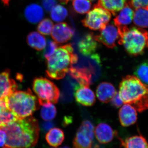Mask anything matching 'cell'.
Returning a JSON list of instances; mask_svg holds the SVG:
<instances>
[{
  "label": "cell",
  "instance_id": "cell-25",
  "mask_svg": "<svg viewBox=\"0 0 148 148\" xmlns=\"http://www.w3.org/2000/svg\"><path fill=\"white\" fill-rule=\"evenodd\" d=\"M133 22L140 28L148 27V10L143 8L135 9L133 16Z\"/></svg>",
  "mask_w": 148,
  "mask_h": 148
},
{
  "label": "cell",
  "instance_id": "cell-5",
  "mask_svg": "<svg viewBox=\"0 0 148 148\" xmlns=\"http://www.w3.org/2000/svg\"><path fill=\"white\" fill-rule=\"evenodd\" d=\"M117 28L120 35L119 44L123 45L130 55L137 56L143 54L148 41L147 31L141 28H129L127 26Z\"/></svg>",
  "mask_w": 148,
  "mask_h": 148
},
{
  "label": "cell",
  "instance_id": "cell-12",
  "mask_svg": "<svg viewBox=\"0 0 148 148\" xmlns=\"http://www.w3.org/2000/svg\"><path fill=\"white\" fill-rule=\"evenodd\" d=\"M117 135L110 125L106 123H100L94 130L95 138L100 144H107L110 143Z\"/></svg>",
  "mask_w": 148,
  "mask_h": 148
},
{
  "label": "cell",
  "instance_id": "cell-19",
  "mask_svg": "<svg viewBox=\"0 0 148 148\" xmlns=\"http://www.w3.org/2000/svg\"><path fill=\"white\" fill-rule=\"evenodd\" d=\"M126 3V0H98L95 5L108 10L115 16Z\"/></svg>",
  "mask_w": 148,
  "mask_h": 148
},
{
  "label": "cell",
  "instance_id": "cell-27",
  "mask_svg": "<svg viewBox=\"0 0 148 148\" xmlns=\"http://www.w3.org/2000/svg\"><path fill=\"white\" fill-rule=\"evenodd\" d=\"M40 111V116L45 121H50L55 118L57 111L53 104L49 103L42 106Z\"/></svg>",
  "mask_w": 148,
  "mask_h": 148
},
{
  "label": "cell",
  "instance_id": "cell-18",
  "mask_svg": "<svg viewBox=\"0 0 148 148\" xmlns=\"http://www.w3.org/2000/svg\"><path fill=\"white\" fill-rule=\"evenodd\" d=\"M134 14L132 7L128 1L118 15L114 18V25L117 27L127 26L132 22Z\"/></svg>",
  "mask_w": 148,
  "mask_h": 148
},
{
  "label": "cell",
  "instance_id": "cell-2",
  "mask_svg": "<svg viewBox=\"0 0 148 148\" xmlns=\"http://www.w3.org/2000/svg\"><path fill=\"white\" fill-rule=\"evenodd\" d=\"M119 93L123 103L133 106L139 112L148 109V85L135 76L123 78Z\"/></svg>",
  "mask_w": 148,
  "mask_h": 148
},
{
  "label": "cell",
  "instance_id": "cell-26",
  "mask_svg": "<svg viewBox=\"0 0 148 148\" xmlns=\"http://www.w3.org/2000/svg\"><path fill=\"white\" fill-rule=\"evenodd\" d=\"M67 10L61 5H57L51 11L50 16L51 19L56 22L64 21L68 16Z\"/></svg>",
  "mask_w": 148,
  "mask_h": 148
},
{
  "label": "cell",
  "instance_id": "cell-11",
  "mask_svg": "<svg viewBox=\"0 0 148 148\" xmlns=\"http://www.w3.org/2000/svg\"><path fill=\"white\" fill-rule=\"evenodd\" d=\"M74 34L73 30L68 24L60 23L53 27L51 36L56 42L63 44L71 40Z\"/></svg>",
  "mask_w": 148,
  "mask_h": 148
},
{
  "label": "cell",
  "instance_id": "cell-40",
  "mask_svg": "<svg viewBox=\"0 0 148 148\" xmlns=\"http://www.w3.org/2000/svg\"><path fill=\"white\" fill-rule=\"evenodd\" d=\"M147 46L148 47V41L147 44Z\"/></svg>",
  "mask_w": 148,
  "mask_h": 148
},
{
  "label": "cell",
  "instance_id": "cell-39",
  "mask_svg": "<svg viewBox=\"0 0 148 148\" xmlns=\"http://www.w3.org/2000/svg\"><path fill=\"white\" fill-rule=\"evenodd\" d=\"M60 148H70V147H69V146H64V147H62Z\"/></svg>",
  "mask_w": 148,
  "mask_h": 148
},
{
  "label": "cell",
  "instance_id": "cell-1",
  "mask_svg": "<svg viewBox=\"0 0 148 148\" xmlns=\"http://www.w3.org/2000/svg\"><path fill=\"white\" fill-rule=\"evenodd\" d=\"M1 128L7 135L3 148H33L38 143L39 125L33 117L17 120Z\"/></svg>",
  "mask_w": 148,
  "mask_h": 148
},
{
  "label": "cell",
  "instance_id": "cell-9",
  "mask_svg": "<svg viewBox=\"0 0 148 148\" xmlns=\"http://www.w3.org/2000/svg\"><path fill=\"white\" fill-rule=\"evenodd\" d=\"M95 40L103 44L109 48H113L119 43L120 39V35L117 27L113 24L107 25L101 30L100 34L94 36Z\"/></svg>",
  "mask_w": 148,
  "mask_h": 148
},
{
  "label": "cell",
  "instance_id": "cell-33",
  "mask_svg": "<svg viewBox=\"0 0 148 148\" xmlns=\"http://www.w3.org/2000/svg\"><path fill=\"white\" fill-rule=\"evenodd\" d=\"M42 4L44 9L47 12H49L56 4V0H42Z\"/></svg>",
  "mask_w": 148,
  "mask_h": 148
},
{
  "label": "cell",
  "instance_id": "cell-10",
  "mask_svg": "<svg viewBox=\"0 0 148 148\" xmlns=\"http://www.w3.org/2000/svg\"><path fill=\"white\" fill-rule=\"evenodd\" d=\"M75 98L78 103L85 106H92L95 103V94L89 86L79 84L75 87Z\"/></svg>",
  "mask_w": 148,
  "mask_h": 148
},
{
  "label": "cell",
  "instance_id": "cell-32",
  "mask_svg": "<svg viewBox=\"0 0 148 148\" xmlns=\"http://www.w3.org/2000/svg\"><path fill=\"white\" fill-rule=\"evenodd\" d=\"M130 4L132 8H143L148 10V0H130Z\"/></svg>",
  "mask_w": 148,
  "mask_h": 148
},
{
  "label": "cell",
  "instance_id": "cell-23",
  "mask_svg": "<svg viewBox=\"0 0 148 148\" xmlns=\"http://www.w3.org/2000/svg\"><path fill=\"white\" fill-rule=\"evenodd\" d=\"M27 41L31 47L38 51L43 50L46 45L45 37L37 32L30 33L27 36Z\"/></svg>",
  "mask_w": 148,
  "mask_h": 148
},
{
  "label": "cell",
  "instance_id": "cell-31",
  "mask_svg": "<svg viewBox=\"0 0 148 148\" xmlns=\"http://www.w3.org/2000/svg\"><path fill=\"white\" fill-rule=\"evenodd\" d=\"M57 43L55 41L48 40L46 43V45L44 50L43 51V56L44 57L47 59L51 56L54 53V51L58 47ZM43 49V50H44Z\"/></svg>",
  "mask_w": 148,
  "mask_h": 148
},
{
  "label": "cell",
  "instance_id": "cell-36",
  "mask_svg": "<svg viewBox=\"0 0 148 148\" xmlns=\"http://www.w3.org/2000/svg\"><path fill=\"white\" fill-rule=\"evenodd\" d=\"M7 140L6 133L4 130L0 127V147L3 148Z\"/></svg>",
  "mask_w": 148,
  "mask_h": 148
},
{
  "label": "cell",
  "instance_id": "cell-17",
  "mask_svg": "<svg viewBox=\"0 0 148 148\" xmlns=\"http://www.w3.org/2000/svg\"><path fill=\"white\" fill-rule=\"evenodd\" d=\"M27 21L33 24H36L42 20L44 12L42 8L38 4H31L27 6L24 12Z\"/></svg>",
  "mask_w": 148,
  "mask_h": 148
},
{
  "label": "cell",
  "instance_id": "cell-37",
  "mask_svg": "<svg viewBox=\"0 0 148 148\" xmlns=\"http://www.w3.org/2000/svg\"><path fill=\"white\" fill-rule=\"evenodd\" d=\"M1 1L5 5L8 6L10 0H1Z\"/></svg>",
  "mask_w": 148,
  "mask_h": 148
},
{
  "label": "cell",
  "instance_id": "cell-4",
  "mask_svg": "<svg viewBox=\"0 0 148 148\" xmlns=\"http://www.w3.org/2000/svg\"><path fill=\"white\" fill-rule=\"evenodd\" d=\"M8 108L17 119L31 116L39 108L38 98L30 89L15 91L4 99Z\"/></svg>",
  "mask_w": 148,
  "mask_h": 148
},
{
  "label": "cell",
  "instance_id": "cell-22",
  "mask_svg": "<svg viewBox=\"0 0 148 148\" xmlns=\"http://www.w3.org/2000/svg\"><path fill=\"white\" fill-rule=\"evenodd\" d=\"M17 120L8 108L4 100L0 99V127H5Z\"/></svg>",
  "mask_w": 148,
  "mask_h": 148
},
{
  "label": "cell",
  "instance_id": "cell-14",
  "mask_svg": "<svg viewBox=\"0 0 148 148\" xmlns=\"http://www.w3.org/2000/svg\"><path fill=\"white\" fill-rule=\"evenodd\" d=\"M119 117L121 125L123 127H128L137 121V111L133 106L125 104L120 109Z\"/></svg>",
  "mask_w": 148,
  "mask_h": 148
},
{
  "label": "cell",
  "instance_id": "cell-38",
  "mask_svg": "<svg viewBox=\"0 0 148 148\" xmlns=\"http://www.w3.org/2000/svg\"><path fill=\"white\" fill-rule=\"evenodd\" d=\"M59 1H60L62 3L67 4L70 0H59Z\"/></svg>",
  "mask_w": 148,
  "mask_h": 148
},
{
  "label": "cell",
  "instance_id": "cell-13",
  "mask_svg": "<svg viewBox=\"0 0 148 148\" xmlns=\"http://www.w3.org/2000/svg\"><path fill=\"white\" fill-rule=\"evenodd\" d=\"M17 88L16 82L10 78L9 70L0 73V99H4L16 91Z\"/></svg>",
  "mask_w": 148,
  "mask_h": 148
},
{
  "label": "cell",
  "instance_id": "cell-29",
  "mask_svg": "<svg viewBox=\"0 0 148 148\" xmlns=\"http://www.w3.org/2000/svg\"><path fill=\"white\" fill-rule=\"evenodd\" d=\"M73 8L77 13L84 14L90 11L91 7L90 0H73Z\"/></svg>",
  "mask_w": 148,
  "mask_h": 148
},
{
  "label": "cell",
  "instance_id": "cell-6",
  "mask_svg": "<svg viewBox=\"0 0 148 148\" xmlns=\"http://www.w3.org/2000/svg\"><path fill=\"white\" fill-rule=\"evenodd\" d=\"M33 90L40 106L56 104L60 96L58 88L52 82L44 77L36 78L33 82Z\"/></svg>",
  "mask_w": 148,
  "mask_h": 148
},
{
  "label": "cell",
  "instance_id": "cell-20",
  "mask_svg": "<svg viewBox=\"0 0 148 148\" xmlns=\"http://www.w3.org/2000/svg\"><path fill=\"white\" fill-rule=\"evenodd\" d=\"M65 139L64 131L57 127L51 128L47 133L45 139L49 145L57 147L61 145Z\"/></svg>",
  "mask_w": 148,
  "mask_h": 148
},
{
  "label": "cell",
  "instance_id": "cell-30",
  "mask_svg": "<svg viewBox=\"0 0 148 148\" xmlns=\"http://www.w3.org/2000/svg\"><path fill=\"white\" fill-rule=\"evenodd\" d=\"M53 27V22L49 18H46L40 22L37 30L42 34L49 35L51 34Z\"/></svg>",
  "mask_w": 148,
  "mask_h": 148
},
{
  "label": "cell",
  "instance_id": "cell-28",
  "mask_svg": "<svg viewBox=\"0 0 148 148\" xmlns=\"http://www.w3.org/2000/svg\"><path fill=\"white\" fill-rule=\"evenodd\" d=\"M134 73L143 83L148 85V60L138 65Z\"/></svg>",
  "mask_w": 148,
  "mask_h": 148
},
{
  "label": "cell",
  "instance_id": "cell-3",
  "mask_svg": "<svg viewBox=\"0 0 148 148\" xmlns=\"http://www.w3.org/2000/svg\"><path fill=\"white\" fill-rule=\"evenodd\" d=\"M46 73L52 79H60L65 77L78 61V56L74 52L71 44L57 47L54 53L47 59Z\"/></svg>",
  "mask_w": 148,
  "mask_h": 148
},
{
  "label": "cell",
  "instance_id": "cell-16",
  "mask_svg": "<svg viewBox=\"0 0 148 148\" xmlns=\"http://www.w3.org/2000/svg\"><path fill=\"white\" fill-rule=\"evenodd\" d=\"M114 86L107 82L101 83L96 88V95L98 100L103 103H108L116 93Z\"/></svg>",
  "mask_w": 148,
  "mask_h": 148
},
{
  "label": "cell",
  "instance_id": "cell-34",
  "mask_svg": "<svg viewBox=\"0 0 148 148\" xmlns=\"http://www.w3.org/2000/svg\"><path fill=\"white\" fill-rule=\"evenodd\" d=\"M110 101L112 106L116 108L121 107L124 103L120 96L119 93L117 92Z\"/></svg>",
  "mask_w": 148,
  "mask_h": 148
},
{
  "label": "cell",
  "instance_id": "cell-15",
  "mask_svg": "<svg viewBox=\"0 0 148 148\" xmlns=\"http://www.w3.org/2000/svg\"><path fill=\"white\" fill-rule=\"evenodd\" d=\"M98 44L94 38V35L92 33L86 34L80 40L78 43L79 51L83 55L88 56L95 55Z\"/></svg>",
  "mask_w": 148,
  "mask_h": 148
},
{
  "label": "cell",
  "instance_id": "cell-24",
  "mask_svg": "<svg viewBox=\"0 0 148 148\" xmlns=\"http://www.w3.org/2000/svg\"><path fill=\"white\" fill-rule=\"evenodd\" d=\"M121 141L124 148H148L147 142L142 135L132 136Z\"/></svg>",
  "mask_w": 148,
  "mask_h": 148
},
{
  "label": "cell",
  "instance_id": "cell-21",
  "mask_svg": "<svg viewBox=\"0 0 148 148\" xmlns=\"http://www.w3.org/2000/svg\"><path fill=\"white\" fill-rule=\"evenodd\" d=\"M72 78L77 81L79 84L89 86L91 82V75L86 69L72 67L69 71Z\"/></svg>",
  "mask_w": 148,
  "mask_h": 148
},
{
  "label": "cell",
  "instance_id": "cell-7",
  "mask_svg": "<svg viewBox=\"0 0 148 148\" xmlns=\"http://www.w3.org/2000/svg\"><path fill=\"white\" fill-rule=\"evenodd\" d=\"M111 14L108 10L95 5L82 21L85 27L91 30H102L108 24Z\"/></svg>",
  "mask_w": 148,
  "mask_h": 148
},
{
  "label": "cell",
  "instance_id": "cell-41",
  "mask_svg": "<svg viewBox=\"0 0 148 148\" xmlns=\"http://www.w3.org/2000/svg\"></svg>",
  "mask_w": 148,
  "mask_h": 148
},
{
  "label": "cell",
  "instance_id": "cell-8",
  "mask_svg": "<svg viewBox=\"0 0 148 148\" xmlns=\"http://www.w3.org/2000/svg\"><path fill=\"white\" fill-rule=\"evenodd\" d=\"M94 126L90 121H83L73 141L74 148H92Z\"/></svg>",
  "mask_w": 148,
  "mask_h": 148
},
{
  "label": "cell",
  "instance_id": "cell-35",
  "mask_svg": "<svg viewBox=\"0 0 148 148\" xmlns=\"http://www.w3.org/2000/svg\"><path fill=\"white\" fill-rule=\"evenodd\" d=\"M55 125V123L53 122L46 121L43 123L41 125L42 130L43 132H47L51 128H53Z\"/></svg>",
  "mask_w": 148,
  "mask_h": 148
}]
</instances>
